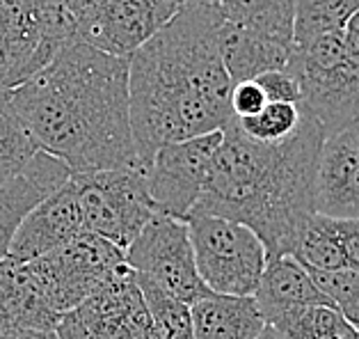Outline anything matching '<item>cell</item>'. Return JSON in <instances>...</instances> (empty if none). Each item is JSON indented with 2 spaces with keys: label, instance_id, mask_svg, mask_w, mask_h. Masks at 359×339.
<instances>
[{
  "label": "cell",
  "instance_id": "obj_27",
  "mask_svg": "<svg viewBox=\"0 0 359 339\" xmlns=\"http://www.w3.org/2000/svg\"><path fill=\"white\" fill-rule=\"evenodd\" d=\"M311 280L332 300L334 310L341 312L350 326L359 330V271H334V273H313L309 271Z\"/></svg>",
  "mask_w": 359,
  "mask_h": 339
},
{
  "label": "cell",
  "instance_id": "obj_10",
  "mask_svg": "<svg viewBox=\"0 0 359 339\" xmlns=\"http://www.w3.org/2000/svg\"><path fill=\"white\" fill-rule=\"evenodd\" d=\"M179 10L168 0H101L69 14L72 41L128 60Z\"/></svg>",
  "mask_w": 359,
  "mask_h": 339
},
{
  "label": "cell",
  "instance_id": "obj_13",
  "mask_svg": "<svg viewBox=\"0 0 359 339\" xmlns=\"http://www.w3.org/2000/svg\"><path fill=\"white\" fill-rule=\"evenodd\" d=\"M81 234H85L81 202H78L74 181L69 177L62 188H57L53 195L46 197L25 215L10 248H7V257L30 262V259H37L74 241Z\"/></svg>",
  "mask_w": 359,
  "mask_h": 339
},
{
  "label": "cell",
  "instance_id": "obj_35",
  "mask_svg": "<svg viewBox=\"0 0 359 339\" xmlns=\"http://www.w3.org/2000/svg\"><path fill=\"white\" fill-rule=\"evenodd\" d=\"M257 339H286V337H284L282 333H279V330H275L273 326H266V328L259 333Z\"/></svg>",
  "mask_w": 359,
  "mask_h": 339
},
{
  "label": "cell",
  "instance_id": "obj_22",
  "mask_svg": "<svg viewBox=\"0 0 359 339\" xmlns=\"http://www.w3.org/2000/svg\"><path fill=\"white\" fill-rule=\"evenodd\" d=\"M37 152L39 145L21 119L19 110L14 108L10 90H3L0 92V186L23 172Z\"/></svg>",
  "mask_w": 359,
  "mask_h": 339
},
{
  "label": "cell",
  "instance_id": "obj_9",
  "mask_svg": "<svg viewBox=\"0 0 359 339\" xmlns=\"http://www.w3.org/2000/svg\"><path fill=\"white\" fill-rule=\"evenodd\" d=\"M126 266L186 305L208 293L195 266L188 222L161 211L126 248Z\"/></svg>",
  "mask_w": 359,
  "mask_h": 339
},
{
  "label": "cell",
  "instance_id": "obj_33",
  "mask_svg": "<svg viewBox=\"0 0 359 339\" xmlns=\"http://www.w3.org/2000/svg\"><path fill=\"white\" fill-rule=\"evenodd\" d=\"M177 10H183V7H195V5H217V0H168Z\"/></svg>",
  "mask_w": 359,
  "mask_h": 339
},
{
  "label": "cell",
  "instance_id": "obj_19",
  "mask_svg": "<svg viewBox=\"0 0 359 339\" xmlns=\"http://www.w3.org/2000/svg\"><path fill=\"white\" fill-rule=\"evenodd\" d=\"M217 46H220L222 65L233 85L254 81L268 72H282L288 67L293 53V46H284L279 41L261 37L257 32L226 21L220 28Z\"/></svg>",
  "mask_w": 359,
  "mask_h": 339
},
{
  "label": "cell",
  "instance_id": "obj_23",
  "mask_svg": "<svg viewBox=\"0 0 359 339\" xmlns=\"http://www.w3.org/2000/svg\"><path fill=\"white\" fill-rule=\"evenodd\" d=\"M293 46H304L327 32H339L359 12V0H293Z\"/></svg>",
  "mask_w": 359,
  "mask_h": 339
},
{
  "label": "cell",
  "instance_id": "obj_25",
  "mask_svg": "<svg viewBox=\"0 0 359 339\" xmlns=\"http://www.w3.org/2000/svg\"><path fill=\"white\" fill-rule=\"evenodd\" d=\"M140 293L144 298V305L158 339H195L192 335V319H190V305L177 300L161 286L149 282L147 277L135 275Z\"/></svg>",
  "mask_w": 359,
  "mask_h": 339
},
{
  "label": "cell",
  "instance_id": "obj_15",
  "mask_svg": "<svg viewBox=\"0 0 359 339\" xmlns=\"http://www.w3.org/2000/svg\"><path fill=\"white\" fill-rule=\"evenodd\" d=\"M69 177L72 170L62 161L39 149L23 172L0 186V259L7 257V248L25 215L62 188Z\"/></svg>",
  "mask_w": 359,
  "mask_h": 339
},
{
  "label": "cell",
  "instance_id": "obj_2",
  "mask_svg": "<svg viewBox=\"0 0 359 339\" xmlns=\"http://www.w3.org/2000/svg\"><path fill=\"white\" fill-rule=\"evenodd\" d=\"M10 97L39 149L72 175L140 168L128 115V60L69 41Z\"/></svg>",
  "mask_w": 359,
  "mask_h": 339
},
{
  "label": "cell",
  "instance_id": "obj_28",
  "mask_svg": "<svg viewBox=\"0 0 359 339\" xmlns=\"http://www.w3.org/2000/svg\"><path fill=\"white\" fill-rule=\"evenodd\" d=\"M259 83V88L264 90L268 101H279V103H293V106H300L302 101V92H300V83L297 78L282 69V72H268L264 76L254 78Z\"/></svg>",
  "mask_w": 359,
  "mask_h": 339
},
{
  "label": "cell",
  "instance_id": "obj_31",
  "mask_svg": "<svg viewBox=\"0 0 359 339\" xmlns=\"http://www.w3.org/2000/svg\"><path fill=\"white\" fill-rule=\"evenodd\" d=\"M0 339H60V337L55 333H46V330H30V328L0 324Z\"/></svg>",
  "mask_w": 359,
  "mask_h": 339
},
{
  "label": "cell",
  "instance_id": "obj_6",
  "mask_svg": "<svg viewBox=\"0 0 359 339\" xmlns=\"http://www.w3.org/2000/svg\"><path fill=\"white\" fill-rule=\"evenodd\" d=\"M199 280L211 293L254 295L268 255L250 227L215 215H188Z\"/></svg>",
  "mask_w": 359,
  "mask_h": 339
},
{
  "label": "cell",
  "instance_id": "obj_38",
  "mask_svg": "<svg viewBox=\"0 0 359 339\" xmlns=\"http://www.w3.org/2000/svg\"><path fill=\"white\" fill-rule=\"evenodd\" d=\"M357 333H359V330H357Z\"/></svg>",
  "mask_w": 359,
  "mask_h": 339
},
{
  "label": "cell",
  "instance_id": "obj_16",
  "mask_svg": "<svg viewBox=\"0 0 359 339\" xmlns=\"http://www.w3.org/2000/svg\"><path fill=\"white\" fill-rule=\"evenodd\" d=\"M60 319L43 295L30 262L0 259V324L55 333Z\"/></svg>",
  "mask_w": 359,
  "mask_h": 339
},
{
  "label": "cell",
  "instance_id": "obj_21",
  "mask_svg": "<svg viewBox=\"0 0 359 339\" xmlns=\"http://www.w3.org/2000/svg\"><path fill=\"white\" fill-rule=\"evenodd\" d=\"M293 257L306 271L313 273L344 271L346 257H344V248H341L337 220L320 213H311L300 232Z\"/></svg>",
  "mask_w": 359,
  "mask_h": 339
},
{
  "label": "cell",
  "instance_id": "obj_36",
  "mask_svg": "<svg viewBox=\"0 0 359 339\" xmlns=\"http://www.w3.org/2000/svg\"><path fill=\"white\" fill-rule=\"evenodd\" d=\"M348 131H350V133H353V138H355V142H357V147H359V121H355V124H353V126H350V128H348Z\"/></svg>",
  "mask_w": 359,
  "mask_h": 339
},
{
  "label": "cell",
  "instance_id": "obj_8",
  "mask_svg": "<svg viewBox=\"0 0 359 339\" xmlns=\"http://www.w3.org/2000/svg\"><path fill=\"white\" fill-rule=\"evenodd\" d=\"M124 264V250L90 232L30 259V268L41 284L43 295L60 317L101 289Z\"/></svg>",
  "mask_w": 359,
  "mask_h": 339
},
{
  "label": "cell",
  "instance_id": "obj_5",
  "mask_svg": "<svg viewBox=\"0 0 359 339\" xmlns=\"http://www.w3.org/2000/svg\"><path fill=\"white\" fill-rule=\"evenodd\" d=\"M69 41L65 0H0V92L19 88Z\"/></svg>",
  "mask_w": 359,
  "mask_h": 339
},
{
  "label": "cell",
  "instance_id": "obj_34",
  "mask_svg": "<svg viewBox=\"0 0 359 339\" xmlns=\"http://www.w3.org/2000/svg\"><path fill=\"white\" fill-rule=\"evenodd\" d=\"M92 3H101V0H65V7H67V14H72V12L81 10L85 5H92Z\"/></svg>",
  "mask_w": 359,
  "mask_h": 339
},
{
  "label": "cell",
  "instance_id": "obj_20",
  "mask_svg": "<svg viewBox=\"0 0 359 339\" xmlns=\"http://www.w3.org/2000/svg\"><path fill=\"white\" fill-rule=\"evenodd\" d=\"M217 7L226 23L248 28L284 46H293V0H217Z\"/></svg>",
  "mask_w": 359,
  "mask_h": 339
},
{
  "label": "cell",
  "instance_id": "obj_18",
  "mask_svg": "<svg viewBox=\"0 0 359 339\" xmlns=\"http://www.w3.org/2000/svg\"><path fill=\"white\" fill-rule=\"evenodd\" d=\"M195 339H257L266 328L252 295H201L190 305Z\"/></svg>",
  "mask_w": 359,
  "mask_h": 339
},
{
  "label": "cell",
  "instance_id": "obj_11",
  "mask_svg": "<svg viewBox=\"0 0 359 339\" xmlns=\"http://www.w3.org/2000/svg\"><path fill=\"white\" fill-rule=\"evenodd\" d=\"M55 335L60 339H158L135 273L126 264L81 305L62 314Z\"/></svg>",
  "mask_w": 359,
  "mask_h": 339
},
{
  "label": "cell",
  "instance_id": "obj_32",
  "mask_svg": "<svg viewBox=\"0 0 359 339\" xmlns=\"http://www.w3.org/2000/svg\"><path fill=\"white\" fill-rule=\"evenodd\" d=\"M344 41H346L348 53L359 62V12L353 14V19L346 23V28H344Z\"/></svg>",
  "mask_w": 359,
  "mask_h": 339
},
{
  "label": "cell",
  "instance_id": "obj_3",
  "mask_svg": "<svg viewBox=\"0 0 359 339\" xmlns=\"http://www.w3.org/2000/svg\"><path fill=\"white\" fill-rule=\"evenodd\" d=\"M323 140L325 131L304 108L295 131L275 145L245 138L233 117L222 128L211 175L190 215L241 222L264 243L268 259L293 257L304 222L313 213Z\"/></svg>",
  "mask_w": 359,
  "mask_h": 339
},
{
  "label": "cell",
  "instance_id": "obj_14",
  "mask_svg": "<svg viewBox=\"0 0 359 339\" xmlns=\"http://www.w3.org/2000/svg\"><path fill=\"white\" fill-rule=\"evenodd\" d=\"M313 213L334 220L359 218V147L350 131L330 135L320 145Z\"/></svg>",
  "mask_w": 359,
  "mask_h": 339
},
{
  "label": "cell",
  "instance_id": "obj_37",
  "mask_svg": "<svg viewBox=\"0 0 359 339\" xmlns=\"http://www.w3.org/2000/svg\"><path fill=\"white\" fill-rule=\"evenodd\" d=\"M341 339H359V333H357V335H353V337H341Z\"/></svg>",
  "mask_w": 359,
  "mask_h": 339
},
{
  "label": "cell",
  "instance_id": "obj_30",
  "mask_svg": "<svg viewBox=\"0 0 359 339\" xmlns=\"http://www.w3.org/2000/svg\"><path fill=\"white\" fill-rule=\"evenodd\" d=\"M341 248H344L346 268L350 271H359V218L337 220Z\"/></svg>",
  "mask_w": 359,
  "mask_h": 339
},
{
  "label": "cell",
  "instance_id": "obj_26",
  "mask_svg": "<svg viewBox=\"0 0 359 339\" xmlns=\"http://www.w3.org/2000/svg\"><path fill=\"white\" fill-rule=\"evenodd\" d=\"M300 115H302L300 106L268 101L261 112H257L254 117L236 119V124H238L243 135L250 138V140L261 145H275L286 140L295 131L297 124H300Z\"/></svg>",
  "mask_w": 359,
  "mask_h": 339
},
{
  "label": "cell",
  "instance_id": "obj_7",
  "mask_svg": "<svg viewBox=\"0 0 359 339\" xmlns=\"http://www.w3.org/2000/svg\"><path fill=\"white\" fill-rule=\"evenodd\" d=\"M83 213V227L124 250L158 213L147 190L144 170H106L72 175Z\"/></svg>",
  "mask_w": 359,
  "mask_h": 339
},
{
  "label": "cell",
  "instance_id": "obj_4",
  "mask_svg": "<svg viewBox=\"0 0 359 339\" xmlns=\"http://www.w3.org/2000/svg\"><path fill=\"white\" fill-rule=\"evenodd\" d=\"M286 72L297 78L300 106L318 119L325 138L359 121V62L348 53L344 30L293 46Z\"/></svg>",
  "mask_w": 359,
  "mask_h": 339
},
{
  "label": "cell",
  "instance_id": "obj_1",
  "mask_svg": "<svg viewBox=\"0 0 359 339\" xmlns=\"http://www.w3.org/2000/svg\"><path fill=\"white\" fill-rule=\"evenodd\" d=\"M222 23L217 5L183 7L128 58L130 133L144 172L161 147L233 121V83L217 46Z\"/></svg>",
  "mask_w": 359,
  "mask_h": 339
},
{
  "label": "cell",
  "instance_id": "obj_17",
  "mask_svg": "<svg viewBox=\"0 0 359 339\" xmlns=\"http://www.w3.org/2000/svg\"><path fill=\"white\" fill-rule=\"evenodd\" d=\"M257 300L259 312L270 326L286 312L309 307V305H332V300L323 293L309 271L295 257L268 259L257 291L252 295Z\"/></svg>",
  "mask_w": 359,
  "mask_h": 339
},
{
  "label": "cell",
  "instance_id": "obj_12",
  "mask_svg": "<svg viewBox=\"0 0 359 339\" xmlns=\"http://www.w3.org/2000/svg\"><path fill=\"white\" fill-rule=\"evenodd\" d=\"M222 131L165 145L147 168V190L161 213L186 220L204 193Z\"/></svg>",
  "mask_w": 359,
  "mask_h": 339
},
{
  "label": "cell",
  "instance_id": "obj_24",
  "mask_svg": "<svg viewBox=\"0 0 359 339\" xmlns=\"http://www.w3.org/2000/svg\"><path fill=\"white\" fill-rule=\"evenodd\" d=\"M270 326L286 339H341L357 335V330L341 317V312L330 305H309L286 312Z\"/></svg>",
  "mask_w": 359,
  "mask_h": 339
},
{
  "label": "cell",
  "instance_id": "obj_29",
  "mask_svg": "<svg viewBox=\"0 0 359 339\" xmlns=\"http://www.w3.org/2000/svg\"><path fill=\"white\" fill-rule=\"evenodd\" d=\"M229 103H231L233 117L245 119V117H254L257 112L264 110L268 99L257 81H243V83H236L231 88Z\"/></svg>",
  "mask_w": 359,
  "mask_h": 339
}]
</instances>
